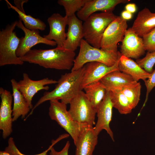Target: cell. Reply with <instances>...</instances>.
Wrapping results in <instances>:
<instances>
[{
    "label": "cell",
    "instance_id": "1",
    "mask_svg": "<svg viewBox=\"0 0 155 155\" xmlns=\"http://www.w3.org/2000/svg\"><path fill=\"white\" fill-rule=\"evenodd\" d=\"M75 55L74 52L57 47L49 49H31L20 59L24 62L37 64L45 68L70 70L73 65Z\"/></svg>",
    "mask_w": 155,
    "mask_h": 155
},
{
    "label": "cell",
    "instance_id": "2",
    "mask_svg": "<svg viewBox=\"0 0 155 155\" xmlns=\"http://www.w3.org/2000/svg\"><path fill=\"white\" fill-rule=\"evenodd\" d=\"M84 67L70 72L62 75L57 81L55 89L50 92H45L33 107L26 119L33 113L34 110L40 104L47 101L59 100L66 104L82 90L81 86L84 71Z\"/></svg>",
    "mask_w": 155,
    "mask_h": 155
},
{
    "label": "cell",
    "instance_id": "3",
    "mask_svg": "<svg viewBox=\"0 0 155 155\" xmlns=\"http://www.w3.org/2000/svg\"><path fill=\"white\" fill-rule=\"evenodd\" d=\"M117 16L112 11L94 13L91 15L83 24L85 40L92 46L100 49L104 32Z\"/></svg>",
    "mask_w": 155,
    "mask_h": 155
},
{
    "label": "cell",
    "instance_id": "4",
    "mask_svg": "<svg viewBox=\"0 0 155 155\" xmlns=\"http://www.w3.org/2000/svg\"><path fill=\"white\" fill-rule=\"evenodd\" d=\"M80 47L79 53L75 59L71 71L78 70L86 63L93 62L101 63L108 66H112L121 55L118 51L110 52L94 47L83 39Z\"/></svg>",
    "mask_w": 155,
    "mask_h": 155
},
{
    "label": "cell",
    "instance_id": "5",
    "mask_svg": "<svg viewBox=\"0 0 155 155\" xmlns=\"http://www.w3.org/2000/svg\"><path fill=\"white\" fill-rule=\"evenodd\" d=\"M17 21L8 24L0 31V66L22 65L24 62L18 57L16 51L21 40L14 30Z\"/></svg>",
    "mask_w": 155,
    "mask_h": 155
},
{
    "label": "cell",
    "instance_id": "6",
    "mask_svg": "<svg viewBox=\"0 0 155 155\" xmlns=\"http://www.w3.org/2000/svg\"><path fill=\"white\" fill-rule=\"evenodd\" d=\"M49 114L51 119L55 121L68 133L76 144L83 128L73 119L67 109V104L56 100L50 101Z\"/></svg>",
    "mask_w": 155,
    "mask_h": 155
},
{
    "label": "cell",
    "instance_id": "7",
    "mask_svg": "<svg viewBox=\"0 0 155 155\" xmlns=\"http://www.w3.org/2000/svg\"><path fill=\"white\" fill-rule=\"evenodd\" d=\"M68 112L77 123L84 126L93 127L96 109L87 98L82 90L71 101Z\"/></svg>",
    "mask_w": 155,
    "mask_h": 155
},
{
    "label": "cell",
    "instance_id": "8",
    "mask_svg": "<svg viewBox=\"0 0 155 155\" xmlns=\"http://www.w3.org/2000/svg\"><path fill=\"white\" fill-rule=\"evenodd\" d=\"M127 20L117 16L108 26L104 32L100 49L107 51H117V44L122 42L127 30Z\"/></svg>",
    "mask_w": 155,
    "mask_h": 155
},
{
    "label": "cell",
    "instance_id": "9",
    "mask_svg": "<svg viewBox=\"0 0 155 155\" xmlns=\"http://www.w3.org/2000/svg\"><path fill=\"white\" fill-rule=\"evenodd\" d=\"M16 26L22 30L25 34L24 37L21 38L16 51L17 56L20 58L25 55L33 46L38 44L42 43L53 46L57 45L55 41L49 40L41 36L38 30H31L26 28L20 20L17 21Z\"/></svg>",
    "mask_w": 155,
    "mask_h": 155
},
{
    "label": "cell",
    "instance_id": "10",
    "mask_svg": "<svg viewBox=\"0 0 155 155\" xmlns=\"http://www.w3.org/2000/svg\"><path fill=\"white\" fill-rule=\"evenodd\" d=\"M58 81L48 78H45L38 80L30 79L28 74L23 73L22 80L17 83V87L23 94L31 109L33 106L32 99L38 92L42 90H48L49 88L48 85L57 84Z\"/></svg>",
    "mask_w": 155,
    "mask_h": 155
},
{
    "label": "cell",
    "instance_id": "11",
    "mask_svg": "<svg viewBox=\"0 0 155 155\" xmlns=\"http://www.w3.org/2000/svg\"><path fill=\"white\" fill-rule=\"evenodd\" d=\"M113 108L109 92L106 90L103 99L96 108L97 120L93 130L95 134L97 136L102 130H105L114 142L113 133L110 126Z\"/></svg>",
    "mask_w": 155,
    "mask_h": 155
},
{
    "label": "cell",
    "instance_id": "12",
    "mask_svg": "<svg viewBox=\"0 0 155 155\" xmlns=\"http://www.w3.org/2000/svg\"><path fill=\"white\" fill-rule=\"evenodd\" d=\"M119 58L112 66L96 62H89L85 64L84 66V71L81 86L82 90L89 84L100 81L102 78L110 72L119 70L118 63Z\"/></svg>",
    "mask_w": 155,
    "mask_h": 155
},
{
    "label": "cell",
    "instance_id": "13",
    "mask_svg": "<svg viewBox=\"0 0 155 155\" xmlns=\"http://www.w3.org/2000/svg\"><path fill=\"white\" fill-rule=\"evenodd\" d=\"M0 129L2 131L3 138L5 139L12 132L11 105L13 96L9 91L2 87L0 88Z\"/></svg>",
    "mask_w": 155,
    "mask_h": 155
},
{
    "label": "cell",
    "instance_id": "14",
    "mask_svg": "<svg viewBox=\"0 0 155 155\" xmlns=\"http://www.w3.org/2000/svg\"><path fill=\"white\" fill-rule=\"evenodd\" d=\"M47 21L49 31L48 34L43 37L49 40L55 41L57 47H63L66 38L65 29L67 25L68 18L58 13H55L48 18Z\"/></svg>",
    "mask_w": 155,
    "mask_h": 155
},
{
    "label": "cell",
    "instance_id": "15",
    "mask_svg": "<svg viewBox=\"0 0 155 155\" xmlns=\"http://www.w3.org/2000/svg\"><path fill=\"white\" fill-rule=\"evenodd\" d=\"M122 42L120 53L122 55L137 59L145 53L142 38L131 28L127 30Z\"/></svg>",
    "mask_w": 155,
    "mask_h": 155
},
{
    "label": "cell",
    "instance_id": "16",
    "mask_svg": "<svg viewBox=\"0 0 155 155\" xmlns=\"http://www.w3.org/2000/svg\"><path fill=\"white\" fill-rule=\"evenodd\" d=\"M129 0H88L84 6L77 12L78 18L84 21L92 14L98 11H112L120 3H128Z\"/></svg>",
    "mask_w": 155,
    "mask_h": 155
},
{
    "label": "cell",
    "instance_id": "17",
    "mask_svg": "<svg viewBox=\"0 0 155 155\" xmlns=\"http://www.w3.org/2000/svg\"><path fill=\"white\" fill-rule=\"evenodd\" d=\"M83 24L75 14L68 18L66 38L63 47L74 52L80 46L84 37Z\"/></svg>",
    "mask_w": 155,
    "mask_h": 155
},
{
    "label": "cell",
    "instance_id": "18",
    "mask_svg": "<svg viewBox=\"0 0 155 155\" xmlns=\"http://www.w3.org/2000/svg\"><path fill=\"white\" fill-rule=\"evenodd\" d=\"M98 138V136L94 132L93 127L84 126L75 145V155H92Z\"/></svg>",
    "mask_w": 155,
    "mask_h": 155
},
{
    "label": "cell",
    "instance_id": "19",
    "mask_svg": "<svg viewBox=\"0 0 155 155\" xmlns=\"http://www.w3.org/2000/svg\"><path fill=\"white\" fill-rule=\"evenodd\" d=\"M131 28L139 36L143 37L155 28V13L144 8L139 12Z\"/></svg>",
    "mask_w": 155,
    "mask_h": 155
},
{
    "label": "cell",
    "instance_id": "20",
    "mask_svg": "<svg viewBox=\"0 0 155 155\" xmlns=\"http://www.w3.org/2000/svg\"><path fill=\"white\" fill-rule=\"evenodd\" d=\"M118 66L120 71L129 75L136 82L140 79L144 81L150 76L151 73L140 67L136 62L122 55L119 59Z\"/></svg>",
    "mask_w": 155,
    "mask_h": 155
},
{
    "label": "cell",
    "instance_id": "21",
    "mask_svg": "<svg viewBox=\"0 0 155 155\" xmlns=\"http://www.w3.org/2000/svg\"><path fill=\"white\" fill-rule=\"evenodd\" d=\"M100 81L106 90L110 91L121 88L135 81L129 75L118 70L108 73Z\"/></svg>",
    "mask_w": 155,
    "mask_h": 155
},
{
    "label": "cell",
    "instance_id": "22",
    "mask_svg": "<svg viewBox=\"0 0 155 155\" xmlns=\"http://www.w3.org/2000/svg\"><path fill=\"white\" fill-rule=\"evenodd\" d=\"M12 90L13 105L12 109L13 121H16L20 116L24 118L31 109L25 98L19 90L18 82L14 79L11 80Z\"/></svg>",
    "mask_w": 155,
    "mask_h": 155
},
{
    "label": "cell",
    "instance_id": "23",
    "mask_svg": "<svg viewBox=\"0 0 155 155\" xmlns=\"http://www.w3.org/2000/svg\"><path fill=\"white\" fill-rule=\"evenodd\" d=\"M83 89L87 98L96 109L104 97L105 88L99 81L86 86Z\"/></svg>",
    "mask_w": 155,
    "mask_h": 155
},
{
    "label": "cell",
    "instance_id": "24",
    "mask_svg": "<svg viewBox=\"0 0 155 155\" xmlns=\"http://www.w3.org/2000/svg\"><path fill=\"white\" fill-rule=\"evenodd\" d=\"M109 92L113 107L117 109L121 114L126 115L131 112L133 108L130 102L120 89Z\"/></svg>",
    "mask_w": 155,
    "mask_h": 155
},
{
    "label": "cell",
    "instance_id": "25",
    "mask_svg": "<svg viewBox=\"0 0 155 155\" xmlns=\"http://www.w3.org/2000/svg\"><path fill=\"white\" fill-rule=\"evenodd\" d=\"M9 8H10L16 11L18 14L20 20L24 23V25L27 28L31 30H45L46 25L44 22L38 18H36L30 15L20 11L15 6L12 5L7 0H5Z\"/></svg>",
    "mask_w": 155,
    "mask_h": 155
},
{
    "label": "cell",
    "instance_id": "26",
    "mask_svg": "<svg viewBox=\"0 0 155 155\" xmlns=\"http://www.w3.org/2000/svg\"><path fill=\"white\" fill-rule=\"evenodd\" d=\"M141 88L140 83L135 81L120 88L127 98L133 109L136 107L140 100Z\"/></svg>",
    "mask_w": 155,
    "mask_h": 155
},
{
    "label": "cell",
    "instance_id": "27",
    "mask_svg": "<svg viewBox=\"0 0 155 155\" xmlns=\"http://www.w3.org/2000/svg\"><path fill=\"white\" fill-rule=\"evenodd\" d=\"M88 0H59L58 3L65 9V16L68 18L75 14L84 5Z\"/></svg>",
    "mask_w": 155,
    "mask_h": 155
},
{
    "label": "cell",
    "instance_id": "28",
    "mask_svg": "<svg viewBox=\"0 0 155 155\" xmlns=\"http://www.w3.org/2000/svg\"><path fill=\"white\" fill-rule=\"evenodd\" d=\"M63 138L62 135H60L56 140H52L51 144L47 150L41 153L34 155H47L48 152L50 150L51 148L57 142ZM5 150L11 155H27L22 154L18 150L15 145L13 138L12 137L9 138L8 140V145L6 147Z\"/></svg>",
    "mask_w": 155,
    "mask_h": 155
},
{
    "label": "cell",
    "instance_id": "29",
    "mask_svg": "<svg viewBox=\"0 0 155 155\" xmlns=\"http://www.w3.org/2000/svg\"><path fill=\"white\" fill-rule=\"evenodd\" d=\"M136 62L146 72L151 73L154 70L153 67L155 64V51H148L144 57L137 59Z\"/></svg>",
    "mask_w": 155,
    "mask_h": 155
},
{
    "label": "cell",
    "instance_id": "30",
    "mask_svg": "<svg viewBox=\"0 0 155 155\" xmlns=\"http://www.w3.org/2000/svg\"><path fill=\"white\" fill-rule=\"evenodd\" d=\"M145 51H155V28L142 37Z\"/></svg>",
    "mask_w": 155,
    "mask_h": 155
},
{
    "label": "cell",
    "instance_id": "31",
    "mask_svg": "<svg viewBox=\"0 0 155 155\" xmlns=\"http://www.w3.org/2000/svg\"><path fill=\"white\" fill-rule=\"evenodd\" d=\"M144 81L146 88V99L142 108L144 106L147 102L150 93L153 88L155 87V69L151 73L150 77Z\"/></svg>",
    "mask_w": 155,
    "mask_h": 155
},
{
    "label": "cell",
    "instance_id": "32",
    "mask_svg": "<svg viewBox=\"0 0 155 155\" xmlns=\"http://www.w3.org/2000/svg\"><path fill=\"white\" fill-rule=\"evenodd\" d=\"M70 146V142L69 141H67L63 148L59 152L56 151L53 147L50 150V155H68Z\"/></svg>",
    "mask_w": 155,
    "mask_h": 155
},
{
    "label": "cell",
    "instance_id": "33",
    "mask_svg": "<svg viewBox=\"0 0 155 155\" xmlns=\"http://www.w3.org/2000/svg\"><path fill=\"white\" fill-rule=\"evenodd\" d=\"M28 0H14V3L16 8L21 12L26 13L23 8L24 3L27 2Z\"/></svg>",
    "mask_w": 155,
    "mask_h": 155
},
{
    "label": "cell",
    "instance_id": "34",
    "mask_svg": "<svg viewBox=\"0 0 155 155\" xmlns=\"http://www.w3.org/2000/svg\"><path fill=\"white\" fill-rule=\"evenodd\" d=\"M126 10L131 13L135 12L137 8L136 5L134 3H129L127 4L125 6Z\"/></svg>",
    "mask_w": 155,
    "mask_h": 155
},
{
    "label": "cell",
    "instance_id": "35",
    "mask_svg": "<svg viewBox=\"0 0 155 155\" xmlns=\"http://www.w3.org/2000/svg\"><path fill=\"white\" fill-rule=\"evenodd\" d=\"M121 16V17L126 20L131 19L132 16V13L126 10H124L122 12Z\"/></svg>",
    "mask_w": 155,
    "mask_h": 155
},
{
    "label": "cell",
    "instance_id": "36",
    "mask_svg": "<svg viewBox=\"0 0 155 155\" xmlns=\"http://www.w3.org/2000/svg\"><path fill=\"white\" fill-rule=\"evenodd\" d=\"M0 155H11L9 152L5 150L4 151H0Z\"/></svg>",
    "mask_w": 155,
    "mask_h": 155
}]
</instances>
